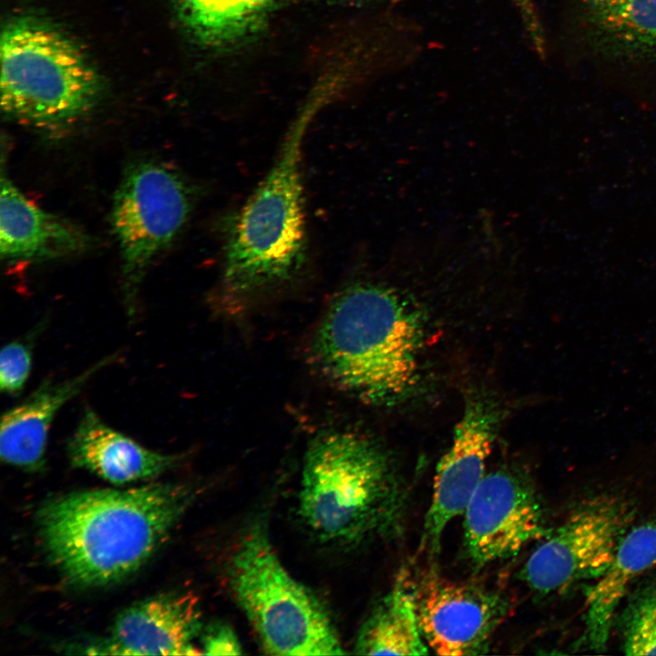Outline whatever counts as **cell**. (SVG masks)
<instances>
[{"mask_svg":"<svg viewBox=\"0 0 656 656\" xmlns=\"http://www.w3.org/2000/svg\"><path fill=\"white\" fill-rule=\"evenodd\" d=\"M178 484L76 491L46 501L36 516L45 553L78 587H99L138 570L191 502Z\"/></svg>","mask_w":656,"mask_h":656,"instance_id":"obj_1","label":"cell"},{"mask_svg":"<svg viewBox=\"0 0 656 656\" xmlns=\"http://www.w3.org/2000/svg\"><path fill=\"white\" fill-rule=\"evenodd\" d=\"M422 325L393 289L360 282L340 291L308 347L313 370L331 386L369 405L408 394L418 380Z\"/></svg>","mask_w":656,"mask_h":656,"instance_id":"obj_2","label":"cell"},{"mask_svg":"<svg viewBox=\"0 0 656 656\" xmlns=\"http://www.w3.org/2000/svg\"><path fill=\"white\" fill-rule=\"evenodd\" d=\"M405 497L386 451L372 438L332 429L309 443L298 510L319 539L356 545L393 532Z\"/></svg>","mask_w":656,"mask_h":656,"instance_id":"obj_3","label":"cell"},{"mask_svg":"<svg viewBox=\"0 0 656 656\" xmlns=\"http://www.w3.org/2000/svg\"><path fill=\"white\" fill-rule=\"evenodd\" d=\"M308 115L288 133L268 175L242 208L225 248L221 291L244 302L291 282L305 261L301 149Z\"/></svg>","mask_w":656,"mask_h":656,"instance_id":"obj_4","label":"cell"},{"mask_svg":"<svg viewBox=\"0 0 656 656\" xmlns=\"http://www.w3.org/2000/svg\"><path fill=\"white\" fill-rule=\"evenodd\" d=\"M1 108L45 130L64 128L97 102L101 81L82 50L43 19L9 20L1 35Z\"/></svg>","mask_w":656,"mask_h":656,"instance_id":"obj_5","label":"cell"},{"mask_svg":"<svg viewBox=\"0 0 656 656\" xmlns=\"http://www.w3.org/2000/svg\"><path fill=\"white\" fill-rule=\"evenodd\" d=\"M228 579L238 605L268 653H345L327 610L284 568L262 524H253L241 536L231 557Z\"/></svg>","mask_w":656,"mask_h":656,"instance_id":"obj_6","label":"cell"},{"mask_svg":"<svg viewBox=\"0 0 656 656\" xmlns=\"http://www.w3.org/2000/svg\"><path fill=\"white\" fill-rule=\"evenodd\" d=\"M190 206L187 184L165 164L144 160L126 170L114 196L110 222L121 253L129 314H134L149 267L180 231Z\"/></svg>","mask_w":656,"mask_h":656,"instance_id":"obj_7","label":"cell"},{"mask_svg":"<svg viewBox=\"0 0 656 656\" xmlns=\"http://www.w3.org/2000/svg\"><path fill=\"white\" fill-rule=\"evenodd\" d=\"M634 503L614 493L583 499L521 569L520 578L540 595L561 593L595 580L612 562L636 516Z\"/></svg>","mask_w":656,"mask_h":656,"instance_id":"obj_8","label":"cell"},{"mask_svg":"<svg viewBox=\"0 0 656 656\" xmlns=\"http://www.w3.org/2000/svg\"><path fill=\"white\" fill-rule=\"evenodd\" d=\"M464 515L465 548L476 568L512 558L552 530L532 482L508 468L484 476Z\"/></svg>","mask_w":656,"mask_h":656,"instance_id":"obj_9","label":"cell"},{"mask_svg":"<svg viewBox=\"0 0 656 656\" xmlns=\"http://www.w3.org/2000/svg\"><path fill=\"white\" fill-rule=\"evenodd\" d=\"M409 587L422 635L438 655L486 653L492 635L510 609L500 593L435 574Z\"/></svg>","mask_w":656,"mask_h":656,"instance_id":"obj_10","label":"cell"},{"mask_svg":"<svg viewBox=\"0 0 656 656\" xmlns=\"http://www.w3.org/2000/svg\"><path fill=\"white\" fill-rule=\"evenodd\" d=\"M500 411L487 398L476 396L466 403L455 430L450 448L440 459L433 485L431 503L424 522L423 539L437 551L446 528L464 514L485 474Z\"/></svg>","mask_w":656,"mask_h":656,"instance_id":"obj_11","label":"cell"},{"mask_svg":"<svg viewBox=\"0 0 656 656\" xmlns=\"http://www.w3.org/2000/svg\"><path fill=\"white\" fill-rule=\"evenodd\" d=\"M200 610L191 592H170L138 601L120 612L105 653L121 655H196Z\"/></svg>","mask_w":656,"mask_h":656,"instance_id":"obj_12","label":"cell"},{"mask_svg":"<svg viewBox=\"0 0 656 656\" xmlns=\"http://www.w3.org/2000/svg\"><path fill=\"white\" fill-rule=\"evenodd\" d=\"M117 358V354L107 356L66 380L46 379L20 404L6 410L0 427L2 461L28 472L43 469L48 432L56 414Z\"/></svg>","mask_w":656,"mask_h":656,"instance_id":"obj_13","label":"cell"},{"mask_svg":"<svg viewBox=\"0 0 656 656\" xmlns=\"http://www.w3.org/2000/svg\"><path fill=\"white\" fill-rule=\"evenodd\" d=\"M0 254L7 262H32L79 253L89 243L77 226L32 203L2 173Z\"/></svg>","mask_w":656,"mask_h":656,"instance_id":"obj_14","label":"cell"},{"mask_svg":"<svg viewBox=\"0 0 656 656\" xmlns=\"http://www.w3.org/2000/svg\"><path fill=\"white\" fill-rule=\"evenodd\" d=\"M71 465L114 485L155 477L177 465L179 456L150 450L107 425L87 408L69 437Z\"/></svg>","mask_w":656,"mask_h":656,"instance_id":"obj_15","label":"cell"},{"mask_svg":"<svg viewBox=\"0 0 656 656\" xmlns=\"http://www.w3.org/2000/svg\"><path fill=\"white\" fill-rule=\"evenodd\" d=\"M656 564V521L632 527L601 576L585 591L584 630L579 643L603 651L620 605L634 579Z\"/></svg>","mask_w":656,"mask_h":656,"instance_id":"obj_16","label":"cell"},{"mask_svg":"<svg viewBox=\"0 0 656 656\" xmlns=\"http://www.w3.org/2000/svg\"><path fill=\"white\" fill-rule=\"evenodd\" d=\"M596 43L627 58H656V0H580Z\"/></svg>","mask_w":656,"mask_h":656,"instance_id":"obj_17","label":"cell"},{"mask_svg":"<svg viewBox=\"0 0 656 656\" xmlns=\"http://www.w3.org/2000/svg\"><path fill=\"white\" fill-rule=\"evenodd\" d=\"M410 587L399 581L374 607L361 626L355 653L427 655Z\"/></svg>","mask_w":656,"mask_h":656,"instance_id":"obj_18","label":"cell"},{"mask_svg":"<svg viewBox=\"0 0 656 656\" xmlns=\"http://www.w3.org/2000/svg\"><path fill=\"white\" fill-rule=\"evenodd\" d=\"M184 26L209 45L232 43L261 22L275 0H174Z\"/></svg>","mask_w":656,"mask_h":656,"instance_id":"obj_19","label":"cell"},{"mask_svg":"<svg viewBox=\"0 0 656 656\" xmlns=\"http://www.w3.org/2000/svg\"><path fill=\"white\" fill-rule=\"evenodd\" d=\"M615 620L624 654L656 655V582L638 588Z\"/></svg>","mask_w":656,"mask_h":656,"instance_id":"obj_20","label":"cell"},{"mask_svg":"<svg viewBox=\"0 0 656 656\" xmlns=\"http://www.w3.org/2000/svg\"><path fill=\"white\" fill-rule=\"evenodd\" d=\"M32 366V346L29 339H16L6 343L0 354V387L7 395H18L28 379Z\"/></svg>","mask_w":656,"mask_h":656,"instance_id":"obj_21","label":"cell"},{"mask_svg":"<svg viewBox=\"0 0 656 656\" xmlns=\"http://www.w3.org/2000/svg\"><path fill=\"white\" fill-rule=\"evenodd\" d=\"M514 5L525 35L533 50L541 56L546 53V35L533 0H510Z\"/></svg>","mask_w":656,"mask_h":656,"instance_id":"obj_22","label":"cell"},{"mask_svg":"<svg viewBox=\"0 0 656 656\" xmlns=\"http://www.w3.org/2000/svg\"><path fill=\"white\" fill-rule=\"evenodd\" d=\"M202 653L205 655H240L242 648L231 627L226 623L210 626L202 641Z\"/></svg>","mask_w":656,"mask_h":656,"instance_id":"obj_23","label":"cell"}]
</instances>
